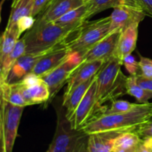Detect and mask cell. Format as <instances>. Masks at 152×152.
<instances>
[{
	"label": "cell",
	"mask_w": 152,
	"mask_h": 152,
	"mask_svg": "<svg viewBox=\"0 0 152 152\" xmlns=\"http://www.w3.org/2000/svg\"><path fill=\"white\" fill-rule=\"evenodd\" d=\"M57 124L53 140L46 152H67L86 133L74 130L65 116V111H57Z\"/></svg>",
	"instance_id": "obj_7"
},
{
	"label": "cell",
	"mask_w": 152,
	"mask_h": 152,
	"mask_svg": "<svg viewBox=\"0 0 152 152\" xmlns=\"http://www.w3.org/2000/svg\"><path fill=\"white\" fill-rule=\"evenodd\" d=\"M126 92L134 96L139 103H147L152 98V92L148 91L137 84L135 76H130L126 79Z\"/></svg>",
	"instance_id": "obj_25"
},
{
	"label": "cell",
	"mask_w": 152,
	"mask_h": 152,
	"mask_svg": "<svg viewBox=\"0 0 152 152\" xmlns=\"http://www.w3.org/2000/svg\"><path fill=\"white\" fill-rule=\"evenodd\" d=\"M81 1H83L84 3H87L89 1H91V0H81Z\"/></svg>",
	"instance_id": "obj_39"
},
{
	"label": "cell",
	"mask_w": 152,
	"mask_h": 152,
	"mask_svg": "<svg viewBox=\"0 0 152 152\" xmlns=\"http://www.w3.org/2000/svg\"><path fill=\"white\" fill-rule=\"evenodd\" d=\"M4 0H2V1H1V4H2V3H3V1H4Z\"/></svg>",
	"instance_id": "obj_41"
},
{
	"label": "cell",
	"mask_w": 152,
	"mask_h": 152,
	"mask_svg": "<svg viewBox=\"0 0 152 152\" xmlns=\"http://www.w3.org/2000/svg\"><path fill=\"white\" fill-rule=\"evenodd\" d=\"M36 22V18L33 16H24L19 19L17 24H16V28H17L19 35L23 34L25 31L30 30L34 27Z\"/></svg>",
	"instance_id": "obj_29"
},
{
	"label": "cell",
	"mask_w": 152,
	"mask_h": 152,
	"mask_svg": "<svg viewBox=\"0 0 152 152\" xmlns=\"http://www.w3.org/2000/svg\"><path fill=\"white\" fill-rule=\"evenodd\" d=\"M19 37L20 36L19 35L16 26L10 29H4L0 40V63L11 53L19 41Z\"/></svg>",
	"instance_id": "obj_23"
},
{
	"label": "cell",
	"mask_w": 152,
	"mask_h": 152,
	"mask_svg": "<svg viewBox=\"0 0 152 152\" xmlns=\"http://www.w3.org/2000/svg\"><path fill=\"white\" fill-rule=\"evenodd\" d=\"M140 74L143 77L152 78V59L140 55L139 61Z\"/></svg>",
	"instance_id": "obj_30"
},
{
	"label": "cell",
	"mask_w": 152,
	"mask_h": 152,
	"mask_svg": "<svg viewBox=\"0 0 152 152\" xmlns=\"http://www.w3.org/2000/svg\"><path fill=\"white\" fill-rule=\"evenodd\" d=\"M35 0H18L11 4V10L5 28L10 29L16 26L19 19L32 16Z\"/></svg>",
	"instance_id": "obj_20"
},
{
	"label": "cell",
	"mask_w": 152,
	"mask_h": 152,
	"mask_svg": "<svg viewBox=\"0 0 152 152\" xmlns=\"http://www.w3.org/2000/svg\"><path fill=\"white\" fill-rule=\"evenodd\" d=\"M86 12V4L70 10L55 21V23L68 30H74L80 27L85 22ZM87 21V20H86Z\"/></svg>",
	"instance_id": "obj_21"
},
{
	"label": "cell",
	"mask_w": 152,
	"mask_h": 152,
	"mask_svg": "<svg viewBox=\"0 0 152 152\" xmlns=\"http://www.w3.org/2000/svg\"><path fill=\"white\" fill-rule=\"evenodd\" d=\"M110 16L91 22L85 21L68 37V48L71 53H78L82 56L110 34Z\"/></svg>",
	"instance_id": "obj_3"
},
{
	"label": "cell",
	"mask_w": 152,
	"mask_h": 152,
	"mask_svg": "<svg viewBox=\"0 0 152 152\" xmlns=\"http://www.w3.org/2000/svg\"><path fill=\"white\" fill-rule=\"evenodd\" d=\"M136 132L141 138L152 137V117L146 123L140 126Z\"/></svg>",
	"instance_id": "obj_32"
},
{
	"label": "cell",
	"mask_w": 152,
	"mask_h": 152,
	"mask_svg": "<svg viewBox=\"0 0 152 152\" xmlns=\"http://www.w3.org/2000/svg\"><path fill=\"white\" fill-rule=\"evenodd\" d=\"M96 77V74L91 79L82 83L81 85L75 88L67 97L62 99V108H65V116H66L68 120L71 117V115L74 114L75 110L77 109V106L80 103L82 99H83L88 89L90 88L91 86L94 83Z\"/></svg>",
	"instance_id": "obj_18"
},
{
	"label": "cell",
	"mask_w": 152,
	"mask_h": 152,
	"mask_svg": "<svg viewBox=\"0 0 152 152\" xmlns=\"http://www.w3.org/2000/svg\"><path fill=\"white\" fill-rule=\"evenodd\" d=\"M16 83L29 105L45 103L50 99V93L48 85L42 77L34 73L27 74Z\"/></svg>",
	"instance_id": "obj_8"
},
{
	"label": "cell",
	"mask_w": 152,
	"mask_h": 152,
	"mask_svg": "<svg viewBox=\"0 0 152 152\" xmlns=\"http://www.w3.org/2000/svg\"><path fill=\"white\" fill-rule=\"evenodd\" d=\"M26 53V44L25 38L22 37L16 43L11 53L0 63V83H7L11 68L16 61Z\"/></svg>",
	"instance_id": "obj_19"
},
{
	"label": "cell",
	"mask_w": 152,
	"mask_h": 152,
	"mask_svg": "<svg viewBox=\"0 0 152 152\" xmlns=\"http://www.w3.org/2000/svg\"><path fill=\"white\" fill-rule=\"evenodd\" d=\"M1 152H4V151H1Z\"/></svg>",
	"instance_id": "obj_42"
},
{
	"label": "cell",
	"mask_w": 152,
	"mask_h": 152,
	"mask_svg": "<svg viewBox=\"0 0 152 152\" xmlns=\"http://www.w3.org/2000/svg\"><path fill=\"white\" fill-rule=\"evenodd\" d=\"M71 53L67 44L64 45L39 59L33 69L32 73L40 77H43L64 62Z\"/></svg>",
	"instance_id": "obj_15"
},
{
	"label": "cell",
	"mask_w": 152,
	"mask_h": 152,
	"mask_svg": "<svg viewBox=\"0 0 152 152\" xmlns=\"http://www.w3.org/2000/svg\"><path fill=\"white\" fill-rule=\"evenodd\" d=\"M122 31H115L110 33L94 47L81 56L83 62L100 60L107 62L116 56L119 39Z\"/></svg>",
	"instance_id": "obj_10"
},
{
	"label": "cell",
	"mask_w": 152,
	"mask_h": 152,
	"mask_svg": "<svg viewBox=\"0 0 152 152\" xmlns=\"http://www.w3.org/2000/svg\"><path fill=\"white\" fill-rule=\"evenodd\" d=\"M73 31L65 29L55 22L34 25L24 35L26 53H39L57 47L66 42Z\"/></svg>",
	"instance_id": "obj_4"
},
{
	"label": "cell",
	"mask_w": 152,
	"mask_h": 152,
	"mask_svg": "<svg viewBox=\"0 0 152 152\" xmlns=\"http://www.w3.org/2000/svg\"><path fill=\"white\" fill-rule=\"evenodd\" d=\"M50 1V0H35L32 16L34 17L38 16L44 10L45 7L47 6V4H48V2Z\"/></svg>",
	"instance_id": "obj_35"
},
{
	"label": "cell",
	"mask_w": 152,
	"mask_h": 152,
	"mask_svg": "<svg viewBox=\"0 0 152 152\" xmlns=\"http://www.w3.org/2000/svg\"><path fill=\"white\" fill-rule=\"evenodd\" d=\"M123 65L131 76H137V74H140L139 71H140V70L139 62H137L135 59L134 56H132V54L127 56L123 59Z\"/></svg>",
	"instance_id": "obj_28"
},
{
	"label": "cell",
	"mask_w": 152,
	"mask_h": 152,
	"mask_svg": "<svg viewBox=\"0 0 152 152\" xmlns=\"http://www.w3.org/2000/svg\"><path fill=\"white\" fill-rule=\"evenodd\" d=\"M137 103H132L126 100H120L115 99L113 100L111 105L108 108H104L101 109L100 112L98 114H116L120 113L126 112L136 106ZM97 114V115H98Z\"/></svg>",
	"instance_id": "obj_27"
},
{
	"label": "cell",
	"mask_w": 152,
	"mask_h": 152,
	"mask_svg": "<svg viewBox=\"0 0 152 152\" xmlns=\"http://www.w3.org/2000/svg\"><path fill=\"white\" fill-rule=\"evenodd\" d=\"M0 97L13 105L29 106L16 83H0Z\"/></svg>",
	"instance_id": "obj_22"
},
{
	"label": "cell",
	"mask_w": 152,
	"mask_h": 152,
	"mask_svg": "<svg viewBox=\"0 0 152 152\" xmlns=\"http://www.w3.org/2000/svg\"><path fill=\"white\" fill-rule=\"evenodd\" d=\"M65 44H67V42L57 47L50 49V50L39 52V53H31L24 54L16 61L13 68H11L7 83H15L20 81L27 74L32 72L35 65L43 56Z\"/></svg>",
	"instance_id": "obj_13"
},
{
	"label": "cell",
	"mask_w": 152,
	"mask_h": 152,
	"mask_svg": "<svg viewBox=\"0 0 152 152\" xmlns=\"http://www.w3.org/2000/svg\"><path fill=\"white\" fill-rule=\"evenodd\" d=\"M141 140V137L135 132H126L120 134L114 143V150L120 148H137Z\"/></svg>",
	"instance_id": "obj_26"
},
{
	"label": "cell",
	"mask_w": 152,
	"mask_h": 152,
	"mask_svg": "<svg viewBox=\"0 0 152 152\" xmlns=\"http://www.w3.org/2000/svg\"><path fill=\"white\" fill-rule=\"evenodd\" d=\"M99 112L96 99V77L77 109L68 119L74 130L80 131Z\"/></svg>",
	"instance_id": "obj_9"
},
{
	"label": "cell",
	"mask_w": 152,
	"mask_h": 152,
	"mask_svg": "<svg viewBox=\"0 0 152 152\" xmlns=\"http://www.w3.org/2000/svg\"><path fill=\"white\" fill-rule=\"evenodd\" d=\"M122 65L123 63L114 56L104 64L96 74V99L99 112L105 102L127 94V77L122 72Z\"/></svg>",
	"instance_id": "obj_2"
},
{
	"label": "cell",
	"mask_w": 152,
	"mask_h": 152,
	"mask_svg": "<svg viewBox=\"0 0 152 152\" xmlns=\"http://www.w3.org/2000/svg\"><path fill=\"white\" fill-rule=\"evenodd\" d=\"M137 148H120V149H115L113 152H136Z\"/></svg>",
	"instance_id": "obj_38"
},
{
	"label": "cell",
	"mask_w": 152,
	"mask_h": 152,
	"mask_svg": "<svg viewBox=\"0 0 152 152\" xmlns=\"http://www.w3.org/2000/svg\"><path fill=\"white\" fill-rule=\"evenodd\" d=\"M145 16L146 14L142 9L136 8L127 4L115 7L110 15V33L115 31L123 32L129 27L134 24L140 23Z\"/></svg>",
	"instance_id": "obj_11"
},
{
	"label": "cell",
	"mask_w": 152,
	"mask_h": 152,
	"mask_svg": "<svg viewBox=\"0 0 152 152\" xmlns=\"http://www.w3.org/2000/svg\"><path fill=\"white\" fill-rule=\"evenodd\" d=\"M151 117V102L139 103L126 112L98 114L80 131L87 134L103 132H135Z\"/></svg>",
	"instance_id": "obj_1"
},
{
	"label": "cell",
	"mask_w": 152,
	"mask_h": 152,
	"mask_svg": "<svg viewBox=\"0 0 152 152\" xmlns=\"http://www.w3.org/2000/svg\"><path fill=\"white\" fill-rule=\"evenodd\" d=\"M121 132H96L88 134V152H113L114 143Z\"/></svg>",
	"instance_id": "obj_16"
},
{
	"label": "cell",
	"mask_w": 152,
	"mask_h": 152,
	"mask_svg": "<svg viewBox=\"0 0 152 152\" xmlns=\"http://www.w3.org/2000/svg\"><path fill=\"white\" fill-rule=\"evenodd\" d=\"M136 82L140 87L148 91L152 92V78L143 77L141 74H137L135 76Z\"/></svg>",
	"instance_id": "obj_34"
},
{
	"label": "cell",
	"mask_w": 152,
	"mask_h": 152,
	"mask_svg": "<svg viewBox=\"0 0 152 152\" xmlns=\"http://www.w3.org/2000/svg\"><path fill=\"white\" fill-rule=\"evenodd\" d=\"M83 62L81 55L71 53L68 58L56 68L42 77L48 85L50 93V99H53L65 84H67L71 74Z\"/></svg>",
	"instance_id": "obj_6"
},
{
	"label": "cell",
	"mask_w": 152,
	"mask_h": 152,
	"mask_svg": "<svg viewBox=\"0 0 152 152\" xmlns=\"http://www.w3.org/2000/svg\"><path fill=\"white\" fill-rule=\"evenodd\" d=\"M136 152H152V137L141 138Z\"/></svg>",
	"instance_id": "obj_33"
},
{
	"label": "cell",
	"mask_w": 152,
	"mask_h": 152,
	"mask_svg": "<svg viewBox=\"0 0 152 152\" xmlns=\"http://www.w3.org/2000/svg\"><path fill=\"white\" fill-rule=\"evenodd\" d=\"M146 16L152 18V0H138Z\"/></svg>",
	"instance_id": "obj_36"
},
{
	"label": "cell",
	"mask_w": 152,
	"mask_h": 152,
	"mask_svg": "<svg viewBox=\"0 0 152 152\" xmlns=\"http://www.w3.org/2000/svg\"><path fill=\"white\" fill-rule=\"evenodd\" d=\"M18 0H13V2L12 3H14V2H16V1H17Z\"/></svg>",
	"instance_id": "obj_40"
},
{
	"label": "cell",
	"mask_w": 152,
	"mask_h": 152,
	"mask_svg": "<svg viewBox=\"0 0 152 152\" xmlns=\"http://www.w3.org/2000/svg\"><path fill=\"white\" fill-rule=\"evenodd\" d=\"M123 1H124L125 4H127V5L132 6V7H136V8L142 9V7H141L140 4L138 0H123Z\"/></svg>",
	"instance_id": "obj_37"
},
{
	"label": "cell",
	"mask_w": 152,
	"mask_h": 152,
	"mask_svg": "<svg viewBox=\"0 0 152 152\" xmlns=\"http://www.w3.org/2000/svg\"><path fill=\"white\" fill-rule=\"evenodd\" d=\"M105 62H106L100 60L82 62L81 65L74 71L68 80L64 91L63 99L67 97L75 88L97 74Z\"/></svg>",
	"instance_id": "obj_14"
},
{
	"label": "cell",
	"mask_w": 152,
	"mask_h": 152,
	"mask_svg": "<svg viewBox=\"0 0 152 152\" xmlns=\"http://www.w3.org/2000/svg\"><path fill=\"white\" fill-rule=\"evenodd\" d=\"M84 4L81 0H50L44 10L36 18L34 25L54 22L68 11Z\"/></svg>",
	"instance_id": "obj_12"
},
{
	"label": "cell",
	"mask_w": 152,
	"mask_h": 152,
	"mask_svg": "<svg viewBox=\"0 0 152 152\" xmlns=\"http://www.w3.org/2000/svg\"><path fill=\"white\" fill-rule=\"evenodd\" d=\"M86 5V12L85 20H88L90 18L103 10L126 4L123 0H91L85 3Z\"/></svg>",
	"instance_id": "obj_24"
},
{
	"label": "cell",
	"mask_w": 152,
	"mask_h": 152,
	"mask_svg": "<svg viewBox=\"0 0 152 152\" xmlns=\"http://www.w3.org/2000/svg\"><path fill=\"white\" fill-rule=\"evenodd\" d=\"M1 151L13 152L24 108L13 105L0 97Z\"/></svg>",
	"instance_id": "obj_5"
},
{
	"label": "cell",
	"mask_w": 152,
	"mask_h": 152,
	"mask_svg": "<svg viewBox=\"0 0 152 152\" xmlns=\"http://www.w3.org/2000/svg\"><path fill=\"white\" fill-rule=\"evenodd\" d=\"M139 25L140 24H134L129 27L120 34L116 56L122 63L123 59L127 56L132 54L136 48Z\"/></svg>",
	"instance_id": "obj_17"
},
{
	"label": "cell",
	"mask_w": 152,
	"mask_h": 152,
	"mask_svg": "<svg viewBox=\"0 0 152 152\" xmlns=\"http://www.w3.org/2000/svg\"><path fill=\"white\" fill-rule=\"evenodd\" d=\"M88 134H85L67 152H88Z\"/></svg>",
	"instance_id": "obj_31"
}]
</instances>
